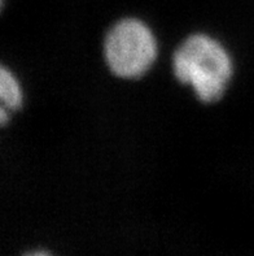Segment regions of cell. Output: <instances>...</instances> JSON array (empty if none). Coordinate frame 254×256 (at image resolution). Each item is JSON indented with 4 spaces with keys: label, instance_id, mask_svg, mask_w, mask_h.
Instances as JSON below:
<instances>
[{
    "label": "cell",
    "instance_id": "6da1fadb",
    "mask_svg": "<svg viewBox=\"0 0 254 256\" xmlns=\"http://www.w3.org/2000/svg\"><path fill=\"white\" fill-rule=\"evenodd\" d=\"M174 74L188 84L203 103L218 102L232 77V60L218 40L205 34L191 36L173 56Z\"/></svg>",
    "mask_w": 254,
    "mask_h": 256
},
{
    "label": "cell",
    "instance_id": "7a4b0ae2",
    "mask_svg": "<svg viewBox=\"0 0 254 256\" xmlns=\"http://www.w3.org/2000/svg\"><path fill=\"white\" fill-rule=\"evenodd\" d=\"M104 56L113 74L135 80L152 68L157 58V42L143 21L125 18L113 26L104 42Z\"/></svg>",
    "mask_w": 254,
    "mask_h": 256
},
{
    "label": "cell",
    "instance_id": "277c9868",
    "mask_svg": "<svg viewBox=\"0 0 254 256\" xmlns=\"http://www.w3.org/2000/svg\"><path fill=\"white\" fill-rule=\"evenodd\" d=\"M8 112H10V110H6L5 107L0 108V122H1V125H3V126L6 124L8 118H9V116H8Z\"/></svg>",
    "mask_w": 254,
    "mask_h": 256
},
{
    "label": "cell",
    "instance_id": "3957f363",
    "mask_svg": "<svg viewBox=\"0 0 254 256\" xmlns=\"http://www.w3.org/2000/svg\"><path fill=\"white\" fill-rule=\"evenodd\" d=\"M0 100L1 107L8 110H17L22 106V88L18 80L5 66L0 69Z\"/></svg>",
    "mask_w": 254,
    "mask_h": 256
},
{
    "label": "cell",
    "instance_id": "5b68a950",
    "mask_svg": "<svg viewBox=\"0 0 254 256\" xmlns=\"http://www.w3.org/2000/svg\"><path fill=\"white\" fill-rule=\"evenodd\" d=\"M26 256H49V255L47 252H44V251H36V252L27 254Z\"/></svg>",
    "mask_w": 254,
    "mask_h": 256
}]
</instances>
